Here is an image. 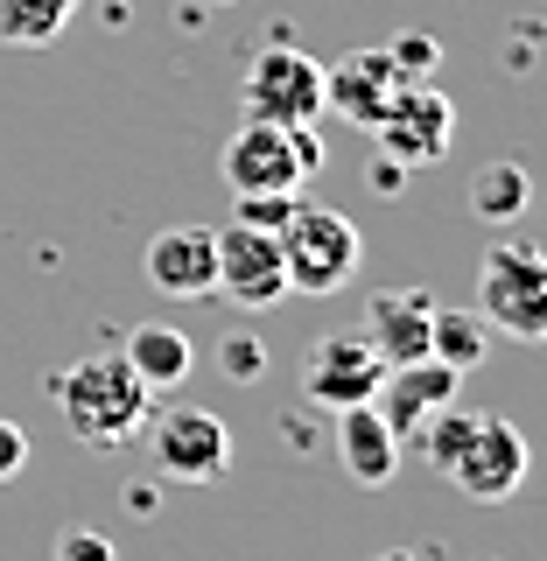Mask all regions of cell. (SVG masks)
<instances>
[{"mask_svg": "<svg viewBox=\"0 0 547 561\" xmlns=\"http://www.w3.org/2000/svg\"><path fill=\"white\" fill-rule=\"evenodd\" d=\"M246 119H274V127H316L323 113V64L303 57L295 43H267L246 64Z\"/></svg>", "mask_w": 547, "mask_h": 561, "instance_id": "5b68a950", "label": "cell"}, {"mask_svg": "<svg viewBox=\"0 0 547 561\" xmlns=\"http://www.w3.org/2000/svg\"><path fill=\"white\" fill-rule=\"evenodd\" d=\"M210 8H232V0H210Z\"/></svg>", "mask_w": 547, "mask_h": 561, "instance_id": "f1b7e54d", "label": "cell"}, {"mask_svg": "<svg viewBox=\"0 0 547 561\" xmlns=\"http://www.w3.org/2000/svg\"><path fill=\"white\" fill-rule=\"evenodd\" d=\"M148 280L175 302H210L218 295V239L210 225H169L148 245Z\"/></svg>", "mask_w": 547, "mask_h": 561, "instance_id": "8fae6325", "label": "cell"}, {"mask_svg": "<svg viewBox=\"0 0 547 561\" xmlns=\"http://www.w3.org/2000/svg\"><path fill=\"white\" fill-rule=\"evenodd\" d=\"M70 14H78V0H0V43L43 49V43H57V35H64Z\"/></svg>", "mask_w": 547, "mask_h": 561, "instance_id": "d6986e66", "label": "cell"}, {"mask_svg": "<svg viewBox=\"0 0 547 561\" xmlns=\"http://www.w3.org/2000/svg\"><path fill=\"white\" fill-rule=\"evenodd\" d=\"M373 134H379V154H394V162H408V169H429V162H443L449 140H456V105L435 92L429 78L394 84L386 105H379V119H373Z\"/></svg>", "mask_w": 547, "mask_h": 561, "instance_id": "8992f818", "label": "cell"}, {"mask_svg": "<svg viewBox=\"0 0 547 561\" xmlns=\"http://www.w3.org/2000/svg\"><path fill=\"white\" fill-rule=\"evenodd\" d=\"M119 358L140 373L148 393H162V386H183L190 379V358H197V351H190V337L175 323H134L127 337H119Z\"/></svg>", "mask_w": 547, "mask_h": 561, "instance_id": "2e32d148", "label": "cell"}, {"mask_svg": "<svg viewBox=\"0 0 547 561\" xmlns=\"http://www.w3.org/2000/svg\"><path fill=\"white\" fill-rule=\"evenodd\" d=\"M218 295L239 309H274L281 295H288V274H281V245L274 232H260V225H218Z\"/></svg>", "mask_w": 547, "mask_h": 561, "instance_id": "30bf717a", "label": "cell"}, {"mask_svg": "<svg viewBox=\"0 0 547 561\" xmlns=\"http://www.w3.org/2000/svg\"><path fill=\"white\" fill-rule=\"evenodd\" d=\"M470 421H478V414H470V408H456V400H449V408H435V414H429V421H421V428L408 435V443L421 449V463H429L435 478H449L456 449L470 443Z\"/></svg>", "mask_w": 547, "mask_h": 561, "instance_id": "ffe728a7", "label": "cell"}, {"mask_svg": "<svg viewBox=\"0 0 547 561\" xmlns=\"http://www.w3.org/2000/svg\"><path fill=\"white\" fill-rule=\"evenodd\" d=\"M429 316H435V295L429 288H379L365 302V344L379 351V365H414L429 358Z\"/></svg>", "mask_w": 547, "mask_h": 561, "instance_id": "4fadbf2b", "label": "cell"}, {"mask_svg": "<svg viewBox=\"0 0 547 561\" xmlns=\"http://www.w3.org/2000/svg\"><path fill=\"white\" fill-rule=\"evenodd\" d=\"M379 379H386V365H379V351L365 344V330H330L303 358V400L316 414L365 408V400L379 393Z\"/></svg>", "mask_w": 547, "mask_h": 561, "instance_id": "52a82bcc", "label": "cell"}, {"mask_svg": "<svg viewBox=\"0 0 547 561\" xmlns=\"http://www.w3.org/2000/svg\"><path fill=\"white\" fill-rule=\"evenodd\" d=\"M218 373L232 386H260V379H267V337H253V330H225V337H218Z\"/></svg>", "mask_w": 547, "mask_h": 561, "instance_id": "44dd1931", "label": "cell"}, {"mask_svg": "<svg viewBox=\"0 0 547 561\" xmlns=\"http://www.w3.org/2000/svg\"><path fill=\"white\" fill-rule=\"evenodd\" d=\"M365 190H373V197H400V190H408V162H394V154L373 148V162H365Z\"/></svg>", "mask_w": 547, "mask_h": 561, "instance_id": "d4e9b609", "label": "cell"}, {"mask_svg": "<svg viewBox=\"0 0 547 561\" xmlns=\"http://www.w3.org/2000/svg\"><path fill=\"white\" fill-rule=\"evenodd\" d=\"M281 274H288V295H338L351 274H358V225L344 210L323 204H295L281 218Z\"/></svg>", "mask_w": 547, "mask_h": 561, "instance_id": "7a4b0ae2", "label": "cell"}, {"mask_svg": "<svg viewBox=\"0 0 547 561\" xmlns=\"http://www.w3.org/2000/svg\"><path fill=\"white\" fill-rule=\"evenodd\" d=\"M429 358H443L449 373H478V365L491 358V323L478 309H443V302H435V316H429Z\"/></svg>", "mask_w": 547, "mask_h": 561, "instance_id": "e0dca14e", "label": "cell"}, {"mask_svg": "<svg viewBox=\"0 0 547 561\" xmlns=\"http://www.w3.org/2000/svg\"><path fill=\"white\" fill-rule=\"evenodd\" d=\"M456 386H464V373H449L443 358H414V365H386V379H379V393H373V408L379 421L408 443V435L429 421L435 408H449L456 400Z\"/></svg>", "mask_w": 547, "mask_h": 561, "instance_id": "7c38bea8", "label": "cell"}, {"mask_svg": "<svg viewBox=\"0 0 547 561\" xmlns=\"http://www.w3.org/2000/svg\"><path fill=\"white\" fill-rule=\"evenodd\" d=\"M323 169V134L316 127H274V119H239L225 140V183L239 190H303V175Z\"/></svg>", "mask_w": 547, "mask_h": 561, "instance_id": "277c9868", "label": "cell"}, {"mask_svg": "<svg viewBox=\"0 0 547 561\" xmlns=\"http://www.w3.org/2000/svg\"><path fill=\"white\" fill-rule=\"evenodd\" d=\"M22 463H29V435L14 428V421H0V484L22 478Z\"/></svg>", "mask_w": 547, "mask_h": 561, "instance_id": "484cf974", "label": "cell"}, {"mask_svg": "<svg viewBox=\"0 0 547 561\" xmlns=\"http://www.w3.org/2000/svg\"><path fill=\"white\" fill-rule=\"evenodd\" d=\"M394 64H386V49H351V57H338L323 70V105L338 119H351V127H365L373 134V119H379V105L386 92H394Z\"/></svg>", "mask_w": 547, "mask_h": 561, "instance_id": "5bb4252c", "label": "cell"}, {"mask_svg": "<svg viewBox=\"0 0 547 561\" xmlns=\"http://www.w3.org/2000/svg\"><path fill=\"white\" fill-rule=\"evenodd\" d=\"M373 561H443V554H414V548H386V554H373Z\"/></svg>", "mask_w": 547, "mask_h": 561, "instance_id": "83f0119b", "label": "cell"}, {"mask_svg": "<svg viewBox=\"0 0 547 561\" xmlns=\"http://www.w3.org/2000/svg\"><path fill=\"white\" fill-rule=\"evenodd\" d=\"M49 393H57L64 428L78 435L84 449L134 443V435L148 428V414H155V393L140 386V373L119 358V351H92V358H78L70 373L49 379Z\"/></svg>", "mask_w": 547, "mask_h": 561, "instance_id": "6da1fadb", "label": "cell"}, {"mask_svg": "<svg viewBox=\"0 0 547 561\" xmlns=\"http://www.w3.org/2000/svg\"><path fill=\"white\" fill-rule=\"evenodd\" d=\"M526 204H534V183H526L520 162H485L470 175V210L485 225H513V218H526Z\"/></svg>", "mask_w": 547, "mask_h": 561, "instance_id": "ac0fdd59", "label": "cell"}, {"mask_svg": "<svg viewBox=\"0 0 547 561\" xmlns=\"http://www.w3.org/2000/svg\"><path fill=\"white\" fill-rule=\"evenodd\" d=\"M400 435L379 421V408L365 400V408H344L338 414V463L351 470V484H365V491H379V484H394V470H400Z\"/></svg>", "mask_w": 547, "mask_h": 561, "instance_id": "9a60e30c", "label": "cell"}, {"mask_svg": "<svg viewBox=\"0 0 547 561\" xmlns=\"http://www.w3.org/2000/svg\"><path fill=\"white\" fill-rule=\"evenodd\" d=\"M155 421V470L175 484H210L232 470V428L210 408H162Z\"/></svg>", "mask_w": 547, "mask_h": 561, "instance_id": "9c48e42d", "label": "cell"}, {"mask_svg": "<svg viewBox=\"0 0 547 561\" xmlns=\"http://www.w3.org/2000/svg\"><path fill=\"white\" fill-rule=\"evenodd\" d=\"M478 316L520 344L547 337V260H540V245L491 239V253L478 267Z\"/></svg>", "mask_w": 547, "mask_h": 561, "instance_id": "3957f363", "label": "cell"}, {"mask_svg": "<svg viewBox=\"0 0 547 561\" xmlns=\"http://www.w3.org/2000/svg\"><path fill=\"white\" fill-rule=\"evenodd\" d=\"M386 64H394L400 84H414V78H429V70L443 64V43H435L429 28H408V35H394V43H386Z\"/></svg>", "mask_w": 547, "mask_h": 561, "instance_id": "7402d4cb", "label": "cell"}, {"mask_svg": "<svg viewBox=\"0 0 547 561\" xmlns=\"http://www.w3.org/2000/svg\"><path fill=\"white\" fill-rule=\"evenodd\" d=\"M49 561H113V540H105L99 526H64L57 548H49Z\"/></svg>", "mask_w": 547, "mask_h": 561, "instance_id": "cb8c5ba5", "label": "cell"}, {"mask_svg": "<svg viewBox=\"0 0 547 561\" xmlns=\"http://www.w3.org/2000/svg\"><path fill=\"white\" fill-rule=\"evenodd\" d=\"M288 210H295V190H239V197H232V218L260 225V232H281Z\"/></svg>", "mask_w": 547, "mask_h": 561, "instance_id": "603a6c76", "label": "cell"}, {"mask_svg": "<svg viewBox=\"0 0 547 561\" xmlns=\"http://www.w3.org/2000/svg\"><path fill=\"white\" fill-rule=\"evenodd\" d=\"M526 463H534V449H526V435L513 421L478 414L470 421V443L456 449V463H449V484L464 491V499H478V505H499V499H513L526 484Z\"/></svg>", "mask_w": 547, "mask_h": 561, "instance_id": "ba28073f", "label": "cell"}, {"mask_svg": "<svg viewBox=\"0 0 547 561\" xmlns=\"http://www.w3.org/2000/svg\"><path fill=\"white\" fill-rule=\"evenodd\" d=\"M127 513H134V519L162 513V491H155V484H127Z\"/></svg>", "mask_w": 547, "mask_h": 561, "instance_id": "4316f807", "label": "cell"}]
</instances>
